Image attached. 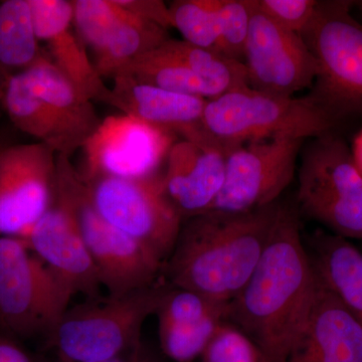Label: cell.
Returning a JSON list of instances; mask_svg holds the SVG:
<instances>
[{
  "instance_id": "17",
  "label": "cell",
  "mask_w": 362,
  "mask_h": 362,
  "mask_svg": "<svg viewBox=\"0 0 362 362\" xmlns=\"http://www.w3.org/2000/svg\"><path fill=\"white\" fill-rule=\"evenodd\" d=\"M40 44L73 85L90 101L103 102L110 88L105 85L87 45L74 25L73 2L68 0H28Z\"/></svg>"
},
{
  "instance_id": "6",
  "label": "cell",
  "mask_w": 362,
  "mask_h": 362,
  "mask_svg": "<svg viewBox=\"0 0 362 362\" xmlns=\"http://www.w3.org/2000/svg\"><path fill=\"white\" fill-rule=\"evenodd\" d=\"M164 288L156 284L66 311L49 339L59 362L106 361L137 349L143 324L156 315Z\"/></svg>"
},
{
  "instance_id": "8",
  "label": "cell",
  "mask_w": 362,
  "mask_h": 362,
  "mask_svg": "<svg viewBox=\"0 0 362 362\" xmlns=\"http://www.w3.org/2000/svg\"><path fill=\"white\" fill-rule=\"evenodd\" d=\"M71 296L25 240L0 237V328L23 341L49 339Z\"/></svg>"
},
{
  "instance_id": "4",
  "label": "cell",
  "mask_w": 362,
  "mask_h": 362,
  "mask_svg": "<svg viewBox=\"0 0 362 362\" xmlns=\"http://www.w3.org/2000/svg\"><path fill=\"white\" fill-rule=\"evenodd\" d=\"M354 1H319L301 37L318 73L307 95L339 125L362 117V23L351 13Z\"/></svg>"
},
{
  "instance_id": "28",
  "label": "cell",
  "mask_w": 362,
  "mask_h": 362,
  "mask_svg": "<svg viewBox=\"0 0 362 362\" xmlns=\"http://www.w3.org/2000/svg\"><path fill=\"white\" fill-rule=\"evenodd\" d=\"M74 25L81 39L99 54L127 16L116 0H74Z\"/></svg>"
},
{
  "instance_id": "24",
  "label": "cell",
  "mask_w": 362,
  "mask_h": 362,
  "mask_svg": "<svg viewBox=\"0 0 362 362\" xmlns=\"http://www.w3.org/2000/svg\"><path fill=\"white\" fill-rule=\"evenodd\" d=\"M168 39L170 37L166 28L127 11L103 51L97 54L94 65L102 78H114L136 59L153 51Z\"/></svg>"
},
{
  "instance_id": "3",
  "label": "cell",
  "mask_w": 362,
  "mask_h": 362,
  "mask_svg": "<svg viewBox=\"0 0 362 362\" xmlns=\"http://www.w3.org/2000/svg\"><path fill=\"white\" fill-rule=\"evenodd\" d=\"M54 195L73 214L101 286L109 297H120L156 285L164 262L150 250L114 228L95 209L89 188L70 156L57 157Z\"/></svg>"
},
{
  "instance_id": "15",
  "label": "cell",
  "mask_w": 362,
  "mask_h": 362,
  "mask_svg": "<svg viewBox=\"0 0 362 362\" xmlns=\"http://www.w3.org/2000/svg\"><path fill=\"white\" fill-rule=\"evenodd\" d=\"M25 240L71 297L97 299L101 283L96 267L73 214L56 195Z\"/></svg>"
},
{
  "instance_id": "13",
  "label": "cell",
  "mask_w": 362,
  "mask_h": 362,
  "mask_svg": "<svg viewBox=\"0 0 362 362\" xmlns=\"http://www.w3.org/2000/svg\"><path fill=\"white\" fill-rule=\"evenodd\" d=\"M176 135L134 117L109 116L86 142L85 180L99 177L136 180L159 173Z\"/></svg>"
},
{
  "instance_id": "5",
  "label": "cell",
  "mask_w": 362,
  "mask_h": 362,
  "mask_svg": "<svg viewBox=\"0 0 362 362\" xmlns=\"http://www.w3.org/2000/svg\"><path fill=\"white\" fill-rule=\"evenodd\" d=\"M337 125L308 96H273L246 87L207 100L201 126L228 152L279 135L310 139Z\"/></svg>"
},
{
  "instance_id": "19",
  "label": "cell",
  "mask_w": 362,
  "mask_h": 362,
  "mask_svg": "<svg viewBox=\"0 0 362 362\" xmlns=\"http://www.w3.org/2000/svg\"><path fill=\"white\" fill-rule=\"evenodd\" d=\"M103 103L150 125L185 137L201 128L207 100L116 76Z\"/></svg>"
},
{
  "instance_id": "7",
  "label": "cell",
  "mask_w": 362,
  "mask_h": 362,
  "mask_svg": "<svg viewBox=\"0 0 362 362\" xmlns=\"http://www.w3.org/2000/svg\"><path fill=\"white\" fill-rule=\"evenodd\" d=\"M302 211L344 239L362 238V175L351 147L334 132L310 138L300 152Z\"/></svg>"
},
{
  "instance_id": "27",
  "label": "cell",
  "mask_w": 362,
  "mask_h": 362,
  "mask_svg": "<svg viewBox=\"0 0 362 362\" xmlns=\"http://www.w3.org/2000/svg\"><path fill=\"white\" fill-rule=\"evenodd\" d=\"M169 13L185 42L218 54V0H176Z\"/></svg>"
},
{
  "instance_id": "29",
  "label": "cell",
  "mask_w": 362,
  "mask_h": 362,
  "mask_svg": "<svg viewBox=\"0 0 362 362\" xmlns=\"http://www.w3.org/2000/svg\"><path fill=\"white\" fill-rule=\"evenodd\" d=\"M252 0H218V54L243 63L250 25Z\"/></svg>"
},
{
  "instance_id": "20",
  "label": "cell",
  "mask_w": 362,
  "mask_h": 362,
  "mask_svg": "<svg viewBox=\"0 0 362 362\" xmlns=\"http://www.w3.org/2000/svg\"><path fill=\"white\" fill-rule=\"evenodd\" d=\"M23 74L58 124L71 154L83 148L102 122L92 101L52 63L45 51Z\"/></svg>"
},
{
  "instance_id": "34",
  "label": "cell",
  "mask_w": 362,
  "mask_h": 362,
  "mask_svg": "<svg viewBox=\"0 0 362 362\" xmlns=\"http://www.w3.org/2000/svg\"><path fill=\"white\" fill-rule=\"evenodd\" d=\"M97 362H158V361L144 344H141L137 349L130 350L121 356Z\"/></svg>"
},
{
  "instance_id": "18",
  "label": "cell",
  "mask_w": 362,
  "mask_h": 362,
  "mask_svg": "<svg viewBox=\"0 0 362 362\" xmlns=\"http://www.w3.org/2000/svg\"><path fill=\"white\" fill-rule=\"evenodd\" d=\"M287 362H362V325L319 276L310 313Z\"/></svg>"
},
{
  "instance_id": "22",
  "label": "cell",
  "mask_w": 362,
  "mask_h": 362,
  "mask_svg": "<svg viewBox=\"0 0 362 362\" xmlns=\"http://www.w3.org/2000/svg\"><path fill=\"white\" fill-rule=\"evenodd\" d=\"M0 104L18 130L49 145L57 154L71 157L58 124L23 73L11 76L0 84Z\"/></svg>"
},
{
  "instance_id": "11",
  "label": "cell",
  "mask_w": 362,
  "mask_h": 362,
  "mask_svg": "<svg viewBox=\"0 0 362 362\" xmlns=\"http://www.w3.org/2000/svg\"><path fill=\"white\" fill-rule=\"evenodd\" d=\"M57 157L42 142L11 145L0 151V237L25 240L52 206Z\"/></svg>"
},
{
  "instance_id": "21",
  "label": "cell",
  "mask_w": 362,
  "mask_h": 362,
  "mask_svg": "<svg viewBox=\"0 0 362 362\" xmlns=\"http://www.w3.org/2000/svg\"><path fill=\"white\" fill-rule=\"evenodd\" d=\"M317 275L362 325V254L339 235L314 238Z\"/></svg>"
},
{
  "instance_id": "10",
  "label": "cell",
  "mask_w": 362,
  "mask_h": 362,
  "mask_svg": "<svg viewBox=\"0 0 362 362\" xmlns=\"http://www.w3.org/2000/svg\"><path fill=\"white\" fill-rule=\"evenodd\" d=\"M305 141L279 135L228 150L225 182L209 211L247 213L276 204L294 178Z\"/></svg>"
},
{
  "instance_id": "1",
  "label": "cell",
  "mask_w": 362,
  "mask_h": 362,
  "mask_svg": "<svg viewBox=\"0 0 362 362\" xmlns=\"http://www.w3.org/2000/svg\"><path fill=\"white\" fill-rule=\"evenodd\" d=\"M317 283L296 214L282 206L258 266L228 303V319L266 362H287L310 313Z\"/></svg>"
},
{
  "instance_id": "23",
  "label": "cell",
  "mask_w": 362,
  "mask_h": 362,
  "mask_svg": "<svg viewBox=\"0 0 362 362\" xmlns=\"http://www.w3.org/2000/svg\"><path fill=\"white\" fill-rule=\"evenodd\" d=\"M42 54L30 1H0V84L28 70Z\"/></svg>"
},
{
  "instance_id": "36",
  "label": "cell",
  "mask_w": 362,
  "mask_h": 362,
  "mask_svg": "<svg viewBox=\"0 0 362 362\" xmlns=\"http://www.w3.org/2000/svg\"><path fill=\"white\" fill-rule=\"evenodd\" d=\"M354 6H358L362 11V1H354Z\"/></svg>"
},
{
  "instance_id": "35",
  "label": "cell",
  "mask_w": 362,
  "mask_h": 362,
  "mask_svg": "<svg viewBox=\"0 0 362 362\" xmlns=\"http://www.w3.org/2000/svg\"><path fill=\"white\" fill-rule=\"evenodd\" d=\"M351 151L352 154H354V158L356 160L357 168L361 170L362 175V129L354 138Z\"/></svg>"
},
{
  "instance_id": "2",
  "label": "cell",
  "mask_w": 362,
  "mask_h": 362,
  "mask_svg": "<svg viewBox=\"0 0 362 362\" xmlns=\"http://www.w3.org/2000/svg\"><path fill=\"white\" fill-rule=\"evenodd\" d=\"M282 206L207 211L182 223L163 272L173 287L230 303L263 256Z\"/></svg>"
},
{
  "instance_id": "26",
  "label": "cell",
  "mask_w": 362,
  "mask_h": 362,
  "mask_svg": "<svg viewBox=\"0 0 362 362\" xmlns=\"http://www.w3.org/2000/svg\"><path fill=\"white\" fill-rule=\"evenodd\" d=\"M161 47L189 69L214 90L216 98L232 90L249 87L247 71L240 62L226 59L185 40L168 39Z\"/></svg>"
},
{
  "instance_id": "16",
  "label": "cell",
  "mask_w": 362,
  "mask_h": 362,
  "mask_svg": "<svg viewBox=\"0 0 362 362\" xmlns=\"http://www.w3.org/2000/svg\"><path fill=\"white\" fill-rule=\"evenodd\" d=\"M228 312V303L165 286L156 312L162 352L175 362L201 359Z\"/></svg>"
},
{
  "instance_id": "9",
  "label": "cell",
  "mask_w": 362,
  "mask_h": 362,
  "mask_svg": "<svg viewBox=\"0 0 362 362\" xmlns=\"http://www.w3.org/2000/svg\"><path fill=\"white\" fill-rule=\"evenodd\" d=\"M85 181L100 216L148 247L165 264L183 218L166 194L162 173L136 180L99 177Z\"/></svg>"
},
{
  "instance_id": "12",
  "label": "cell",
  "mask_w": 362,
  "mask_h": 362,
  "mask_svg": "<svg viewBox=\"0 0 362 362\" xmlns=\"http://www.w3.org/2000/svg\"><path fill=\"white\" fill-rule=\"evenodd\" d=\"M243 64L247 86L279 97L311 89L318 68L303 37L274 23L252 0L251 25Z\"/></svg>"
},
{
  "instance_id": "25",
  "label": "cell",
  "mask_w": 362,
  "mask_h": 362,
  "mask_svg": "<svg viewBox=\"0 0 362 362\" xmlns=\"http://www.w3.org/2000/svg\"><path fill=\"white\" fill-rule=\"evenodd\" d=\"M117 76H125L136 82L154 86L160 89L211 100L216 98L214 90L204 84L185 64L162 49L136 59Z\"/></svg>"
},
{
  "instance_id": "31",
  "label": "cell",
  "mask_w": 362,
  "mask_h": 362,
  "mask_svg": "<svg viewBox=\"0 0 362 362\" xmlns=\"http://www.w3.org/2000/svg\"><path fill=\"white\" fill-rule=\"evenodd\" d=\"M317 0H257L259 8L274 23L301 35L318 6Z\"/></svg>"
},
{
  "instance_id": "33",
  "label": "cell",
  "mask_w": 362,
  "mask_h": 362,
  "mask_svg": "<svg viewBox=\"0 0 362 362\" xmlns=\"http://www.w3.org/2000/svg\"><path fill=\"white\" fill-rule=\"evenodd\" d=\"M0 362H49L28 349L25 341L0 328Z\"/></svg>"
},
{
  "instance_id": "30",
  "label": "cell",
  "mask_w": 362,
  "mask_h": 362,
  "mask_svg": "<svg viewBox=\"0 0 362 362\" xmlns=\"http://www.w3.org/2000/svg\"><path fill=\"white\" fill-rule=\"evenodd\" d=\"M201 359L202 362H266L250 337L226 322L216 331Z\"/></svg>"
},
{
  "instance_id": "32",
  "label": "cell",
  "mask_w": 362,
  "mask_h": 362,
  "mask_svg": "<svg viewBox=\"0 0 362 362\" xmlns=\"http://www.w3.org/2000/svg\"><path fill=\"white\" fill-rule=\"evenodd\" d=\"M119 6L133 16L151 21L162 28H173L169 6L159 0H116Z\"/></svg>"
},
{
  "instance_id": "37",
  "label": "cell",
  "mask_w": 362,
  "mask_h": 362,
  "mask_svg": "<svg viewBox=\"0 0 362 362\" xmlns=\"http://www.w3.org/2000/svg\"><path fill=\"white\" fill-rule=\"evenodd\" d=\"M6 146V145H4V142L0 141V151H1V150L4 149Z\"/></svg>"
},
{
  "instance_id": "14",
  "label": "cell",
  "mask_w": 362,
  "mask_h": 362,
  "mask_svg": "<svg viewBox=\"0 0 362 362\" xmlns=\"http://www.w3.org/2000/svg\"><path fill=\"white\" fill-rule=\"evenodd\" d=\"M226 149L199 129L175 141L163 177L168 199L182 218L207 213L225 182Z\"/></svg>"
}]
</instances>
